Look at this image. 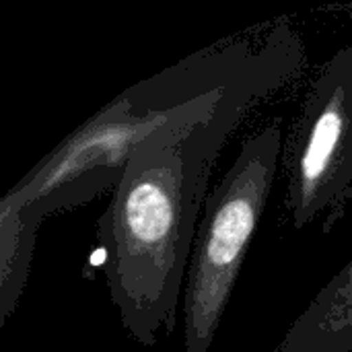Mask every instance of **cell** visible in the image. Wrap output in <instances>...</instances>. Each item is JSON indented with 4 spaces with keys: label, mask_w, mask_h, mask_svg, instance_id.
<instances>
[{
    "label": "cell",
    "mask_w": 352,
    "mask_h": 352,
    "mask_svg": "<svg viewBox=\"0 0 352 352\" xmlns=\"http://www.w3.org/2000/svg\"><path fill=\"white\" fill-rule=\"evenodd\" d=\"M285 214L330 233L352 204V41L309 80L285 140Z\"/></svg>",
    "instance_id": "277c9868"
},
{
    "label": "cell",
    "mask_w": 352,
    "mask_h": 352,
    "mask_svg": "<svg viewBox=\"0 0 352 352\" xmlns=\"http://www.w3.org/2000/svg\"><path fill=\"white\" fill-rule=\"evenodd\" d=\"M274 352H352V260L316 293Z\"/></svg>",
    "instance_id": "5b68a950"
},
{
    "label": "cell",
    "mask_w": 352,
    "mask_h": 352,
    "mask_svg": "<svg viewBox=\"0 0 352 352\" xmlns=\"http://www.w3.org/2000/svg\"><path fill=\"white\" fill-rule=\"evenodd\" d=\"M334 8H336V10H344V12L352 19V4H346V6H334Z\"/></svg>",
    "instance_id": "8992f818"
},
{
    "label": "cell",
    "mask_w": 352,
    "mask_h": 352,
    "mask_svg": "<svg viewBox=\"0 0 352 352\" xmlns=\"http://www.w3.org/2000/svg\"><path fill=\"white\" fill-rule=\"evenodd\" d=\"M285 140L280 118L262 126L206 196L184 287V352H208L214 344L264 217Z\"/></svg>",
    "instance_id": "3957f363"
},
{
    "label": "cell",
    "mask_w": 352,
    "mask_h": 352,
    "mask_svg": "<svg viewBox=\"0 0 352 352\" xmlns=\"http://www.w3.org/2000/svg\"><path fill=\"white\" fill-rule=\"evenodd\" d=\"M264 37L225 39L128 87L56 148L0 200V328L27 287L39 225L93 202L118 186L134 148L159 128L198 109L241 76L260 56Z\"/></svg>",
    "instance_id": "7a4b0ae2"
},
{
    "label": "cell",
    "mask_w": 352,
    "mask_h": 352,
    "mask_svg": "<svg viewBox=\"0 0 352 352\" xmlns=\"http://www.w3.org/2000/svg\"><path fill=\"white\" fill-rule=\"evenodd\" d=\"M307 64L301 33L274 23L258 60L192 113L146 136L130 155L97 221L103 276L128 336L155 346L175 330L200 210L221 151L248 116L297 82Z\"/></svg>",
    "instance_id": "6da1fadb"
}]
</instances>
